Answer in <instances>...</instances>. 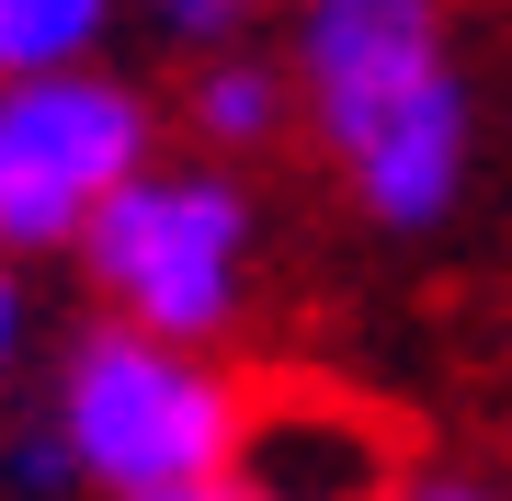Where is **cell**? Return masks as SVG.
I'll list each match as a JSON object with an SVG mask.
<instances>
[{"label": "cell", "mask_w": 512, "mask_h": 501, "mask_svg": "<svg viewBox=\"0 0 512 501\" xmlns=\"http://www.w3.org/2000/svg\"><path fill=\"white\" fill-rule=\"evenodd\" d=\"M296 126L387 240H421L467 205L478 92L444 46V0H296L285 12Z\"/></svg>", "instance_id": "obj_1"}, {"label": "cell", "mask_w": 512, "mask_h": 501, "mask_svg": "<svg viewBox=\"0 0 512 501\" xmlns=\"http://www.w3.org/2000/svg\"><path fill=\"white\" fill-rule=\"evenodd\" d=\"M35 422L57 433V456H69L80 490H103V501H160V490L228 479L239 376L217 365V353H194V342L92 319V331L46 365Z\"/></svg>", "instance_id": "obj_2"}, {"label": "cell", "mask_w": 512, "mask_h": 501, "mask_svg": "<svg viewBox=\"0 0 512 501\" xmlns=\"http://www.w3.org/2000/svg\"><path fill=\"white\" fill-rule=\"evenodd\" d=\"M251 251H262V205L228 160H148L69 262L103 297V319L217 353V331L251 308Z\"/></svg>", "instance_id": "obj_3"}, {"label": "cell", "mask_w": 512, "mask_h": 501, "mask_svg": "<svg viewBox=\"0 0 512 501\" xmlns=\"http://www.w3.org/2000/svg\"><path fill=\"white\" fill-rule=\"evenodd\" d=\"M160 160V114L114 69L0 80V262L80 251L92 217Z\"/></svg>", "instance_id": "obj_4"}, {"label": "cell", "mask_w": 512, "mask_h": 501, "mask_svg": "<svg viewBox=\"0 0 512 501\" xmlns=\"http://www.w3.org/2000/svg\"><path fill=\"white\" fill-rule=\"evenodd\" d=\"M228 479L251 501H399L410 467V422L353 376L319 365H274V376H239V445Z\"/></svg>", "instance_id": "obj_5"}, {"label": "cell", "mask_w": 512, "mask_h": 501, "mask_svg": "<svg viewBox=\"0 0 512 501\" xmlns=\"http://www.w3.org/2000/svg\"><path fill=\"white\" fill-rule=\"evenodd\" d=\"M183 126H194V149H205V160L274 149V137L296 126V80H285V57H262V46L194 57V80H183Z\"/></svg>", "instance_id": "obj_6"}, {"label": "cell", "mask_w": 512, "mask_h": 501, "mask_svg": "<svg viewBox=\"0 0 512 501\" xmlns=\"http://www.w3.org/2000/svg\"><path fill=\"white\" fill-rule=\"evenodd\" d=\"M126 0H0V80H57L103 69V35Z\"/></svg>", "instance_id": "obj_7"}, {"label": "cell", "mask_w": 512, "mask_h": 501, "mask_svg": "<svg viewBox=\"0 0 512 501\" xmlns=\"http://www.w3.org/2000/svg\"><path fill=\"white\" fill-rule=\"evenodd\" d=\"M137 12L160 23L171 46H194V57H228L239 35H251V12H262V0H137Z\"/></svg>", "instance_id": "obj_8"}, {"label": "cell", "mask_w": 512, "mask_h": 501, "mask_svg": "<svg viewBox=\"0 0 512 501\" xmlns=\"http://www.w3.org/2000/svg\"><path fill=\"white\" fill-rule=\"evenodd\" d=\"M0 467H12V490H23V501H57V490H80V479H69V456H57V433L35 422V410H23L12 433H0Z\"/></svg>", "instance_id": "obj_9"}, {"label": "cell", "mask_w": 512, "mask_h": 501, "mask_svg": "<svg viewBox=\"0 0 512 501\" xmlns=\"http://www.w3.org/2000/svg\"><path fill=\"white\" fill-rule=\"evenodd\" d=\"M23 342H35V297H23V262H0V399L23 376Z\"/></svg>", "instance_id": "obj_10"}, {"label": "cell", "mask_w": 512, "mask_h": 501, "mask_svg": "<svg viewBox=\"0 0 512 501\" xmlns=\"http://www.w3.org/2000/svg\"><path fill=\"white\" fill-rule=\"evenodd\" d=\"M399 501H512V490H490V479H410Z\"/></svg>", "instance_id": "obj_11"}, {"label": "cell", "mask_w": 512, "mask_h": 501, "mask_svg": "<svg viewBox=\"0 0 512 501\" xmlns=\"http://www.w3.org/2000/svg\"><path fill=\"white\" fill-rule=\"evenodd\" d=\"M160 501H251L239 479H205V490H160Z\"/></svg>", "instance_id": "obj_12"}]
</instances>
